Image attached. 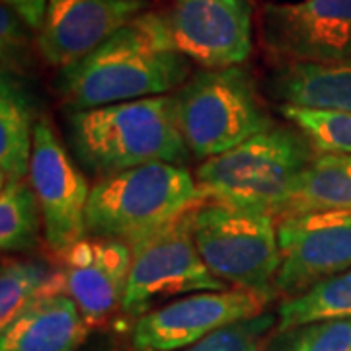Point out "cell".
I'll use <instances>...</instances> for the list:
<instances>
[{
	"mask_svg": "<svg viewBox=\"0 0 351 351\" xmlns=\"http://www.w3.org/2000/svg\"><path fill=\"white\" fill-rule=\"evenodd\" d=\"M29 184L36 191L49 248L64 254L88 234L86 178L71 160L47 117L36 121Z\"/></svg>",
	"mask_w": 351,
	"mask_h": 351,
	"instance_id": "9c48e42d",
	"label": "cell"
},
{
	"mask_svg": "<svg viewBox=\"0 0 351 351\" xmlns=\"http://www.w3.org/2000/svg\"><path fill=\"white\" fill-rule=\"evenodd\" d=\"M27 27L39 29L47 12L49 0H2Z\"/></svg>",
	"mask_w": 351,
	"mask_h": 351,
	"instance_id": "484cf974",
	"label": "cell"
},
{
	"mask_svg": "<svg viewBox=\"0 0 351 351\" xmlns=\"http://www.w3.org/2000/svg\"><path fill=\"white\" fill-rule=\"evenodd\" d=\"M277 240L281 265L276 293L297 297L328 277L351 269V211L283 215Z\"/></svg>",
	"mask_w": 351,
	"mask_h": 351,
	"instance_id": "ba28073f",
	"label": "cell"
},
{
	"mask_svg": "<svg viewBox=\"0 0 351 351\" xmlns=\"http://www.w3.org/2000/svg\"><path fill=\"white\" fill-rule=\"evenodd\" d=\"M314 149L287 127H269L239 147L203 160L195 172L207 199L283 215L291 189L313 162Z\"/></svg>",
	"mask_w": 351,
	"mask_h": 351,
	"instance_id": "277c9868",
	"label": "cell"
},
{
	"mask_svg": "<svg viewBox=\"0 0 351 351\" xmlns=\"http://www.w3.org/2000/svg\"><path fill=\"white\" fill-rule=\"evenodd\" d=\"M285 334V351H351V318L313 322Z\"/></svg>",
	"mask_w": 351,
	"mask_h": 351,
	"instance_id": "cb8c5ba5",
	"label": "cell"
},
{
	"mask_svg": "<svg viewBox=\"0 0 351 351\" xmlns=\"http://www.w3.org/2000/svg\"><path fill=\"white\" fill-rule=\"evenodd\" d=\"M88 328L69 295H53L34 302L2 330L0 351H78Z\"/></svg>",
	"mask_w": 351,
	"mask_h": 351,
	"instance_id": "9a60e30c",
	"label": "cell"
},
{
	"mask_svg": "<svg viewBox=\"0 0 351 351\" xmlns=\"http://www.w3.org/2000/svg\"><path fill=\"white\" fill-rule=\"evenodd\" d=\"M53 295H64L61 267H51L43 262H4L0 274V332L34 302Z\"/></svg>",
	"mask_w": 351,
	"mask_h": 351,
	"instance_id": "d6986e66",
	"label": "cell"
},
{
	"mask_svg": "<svg viewBox=\"0 0 351 351\" xmlns=\"http://www.w3.org/2000/svg\"><path fill=\"white\" fill-rule=\"evenodd\" d=\"M43 225L38 195L29 182H12L0 191V248L2 252L32 250Z\"/></svg>",
	"mask_w": 351,
	"mask_h": 351,
	"instance_id": "44dd1931",
	"label": "cell"
},
{
	"mask_svg": "<svg viewBox=\"0 0 351 351\" xmlns=\"http://www.w3.org/2000/svg\"><path fill=\"white\" fill-rule=\"evenodd\" d=\"M69 138L78 162L100 180L151 162L182 166L191 154L172 94L73 112Z\"/></svg>",
	"mask_w": 351,
	"mask_h": 351,
	"instance_id": "7a4b0ae2",
	"label": "cell"
},
{
	"mask_svg": "<svg viewBox=\"0 0 351 351\" xmlns=\"http://www.w3.org/2000/svg\"><path fill=\"white\" fill-rule=\"evenodd\" d=\"M61 260L64 295L76 302L88 326L101 324L121 308L133 260L125 242L84 237Z\"/></svg>",
	"mask_w": 351,
	"mask_h": 351,
	"instance_id": "5bb4252c",
	"label": "cell"
},
{
	"mask_svg": "<svg viewBox=\"0 0 351 351\" xmlns=\"http://www.w3.org/2000/svg\"><path fill=\"white\" fill-rule=\"evenodd\" d=\"M189 71L191 61L176 49L166 16L149 10L59 69L57 92L66 108L80 112L176 92Z\"/></svg>",
	"mask_w": 351,
	"mask_h": 351,
	"instance_id": "6da1fadb",
	"label": "cell"
},
{
	"mask_svg": "<svg viewBox=\"0 0 351 351\" xmlns=\"http://www.w3.org/2000/svg\"><path fill=\"white\" fill-rule=\"evenodd\" d=\"M147 8L149 0H49L38 34L39 53L51 66H69Z\"/></svg>",
	"mask_w": 351,
	"mask_h": 351,
	"instance_id": "4fadbf2b",
	"label": "cell"
},
{
	"mask_svg": "<svg viewBox=\"0 0 351 351\" xmlns=\"http://www.w3.org/2000/svg\"><path fill=\"white\" fill-rule=\"evenodd\" d=\"M274 217L262 209L205 199L189 213V228L215 277L269 301L281 265Z\"/></svg>",
	"mask_w": 351,
	"mask_h": 351,
	"instance_id": "5b68a950",
	"label": "cell"
},
{
	"mask_svg": "<svg viewBox=\"0 0 351 351\" xmlns=\"http://www.w3.org/2000/svg\"><path fill=\"white\" fill-rule=\"evenodd\" d=\"M271 94L283 106L351 112V63L289 61L271 76Z\"/></svg>",
	"mask_w": 351,
	"mask_h": 351,
	"instance_id": "2e32d148",
	"label": "cell"
},
{
	"mask_svg": "<svg viewBox=\"0 0 351 351\" xmlns=\"http://www.w3.org/2000/svg\"><path fill=\"white\" fill-rule=\"evenodd\" d=\"M22 25H25L16 14L2 4V12H0V39H2V63L4 69L6 64L12 66L16 59L24 57L25 36Z\"/></svg>",
	"mask_w": 351,
	"mask_h": 351,
	"instance_id": "d4e9b609",
	"label": "cell"
},
{
	"mask_svg": "<svg viewBox=\"0 0 351 351\" xmlns=\"http://www.w3.org/2000/svg\"><path fill=\"white\" fill-rule=\"evenodd\" d=\"M178 129L195 158H213L271 127L250 73L201 69L172 92Z\"/></svg>",
	"mask_w": 351,
	"mask_h": 351,
	"instance_id": "8992f818",
	"label": "cell"
},
{
	"mask_svg": "<svg viewBox=\"0 0 351 351\" xmlns=\"http://www.w3.org/2000/svg\"><path fill=\"white\" fill-rule=\"evenodd\" d=\"M263 41L289 61L351 63V0H301L263 10Z\"/></svg>",
	"mask_w": 351,
	"mask_h": 351,
	"instance_id": "8fae6325",
	"label": "cell"
},
{
	"mask_svg": "<svg viewBox=\"0 0 351 351\" xmlns=\"http://www.w3.org/2000/svg\"><path fill=\"white\" fill-rule=\"evenodd\" d=\"M166 22L176 49L203 69L239 66L252 53L248 0H172Z\"/></svg>",
	"mask_w": 351,
	"mask_h": 351,
	"instance_id": "7c38bea8",
	"label": "cell"
},
{
	"mask_svg": "<svg viewBox=\"0 0 351 351\" xmlns=\"http://www.w3.org/2000/svg\"><path fill=\"white\" fill-rule=\"evenodd\" d=\"M205 199L197 180L180 164L137 166L101 178L90 189L88 234L131 246L182 219Z\"/></svg>",
	"mask_w": 351,
	"mask_h": 351,
	"instance_id": "3957f363",
	"label": "cell"
},
{
	"mask_svg": "<svg viewBox=\"0 0 351 351\" xmlns=\"http://www.w3.org/2000/svg\"><path fill=\"white\" fill-rule=\"evenodd\" d=\"M267 299L244 289L201 291L138 316L133 326L137 351H182L219 328L262 313Z\"/></svg>",
	"mask_w": 351,
	"mask_h": 351,
	"instance_id": "30bf717a",
	"label": "cell"
},
{
	"mask_svg": "<svg viewBox=\"0 0 351 351\" xmlns=\"http://www.w3.org/2000/svg\"><path fill=\"white\" fill-rule=\"evenodd\" d=\"M189 213L129 246L133 260L121 304L125 314L143 316L158 301L176 295L230 289L201 260Z\"/></svg>",
	"mask_w": 351,
	"mask_h": 351,
	"instance_id": "52a82bcc",
	"label": "cell"
},
{
	"mask_svg": "<svg viewBox=\"0 0 351 351\" xmlns=\"http://www.w3.org/2000/svg\"><path fill=\"white\" fill-rule=\"evenodd\" d=\"M351 318V269L316 283L291 297L277 308V332L306 326L322 320Z\"/></svg>",
	"mask_w": 351,
	"mask_h": 351,
	"instance_id": "ffe728a7",
	"label": "cell"
},
{
	"mask_svg": "<svg viewBox=\"0 0 351 351\" xmlns=\"http://www.w3.org/2000/svg\"><path fill=\"white\" fill-rule=\"evenodd\" d=\"M351 211V154L314 156L291 189L285 213Z\"/></svg>",
	"mask_w": 351,
	"mask_h": 351,
	"instance_id": "ac0fdd59",
	"label": "cell"
},
{
	"mask_svg": "<svg viewBox=\"0 0 351 351\" xmlns=\"http://www.w3.org/2000/svg\"><path fill=\"white\" fill-rule=\"evenodd\" d=\"M277 326L274 314H258L230 326L219 328L182 351H260L263 336Z\"/></svg>",
	"mask_w": 351,
	"mask_h": 351,
	"instance_id": "603a6c76",
	"label": "cell"
},
{
	"mask_svg": "<svg viewBox=\"0 0 351 351\" xmlns=\"http://www.w3.org/2000/svg\"><path fill=\"white\" fill-rule=\"evenodd\" d=\"M283 115L301 131L314 151L351 154V112H324L283 106Z\"/></svg>",
	"mask_w": 351,
	"mask_h": 351,
	"instance_id": "7402d4cb",
	"label": "cell"
},
{
	"mask_svg": "<svg viewBox=\"0 0 351 351\" xmlns=\"http://www.w3.org/2000/svg\"><path fill=\"white\" fill-rule=\"evenodd\" d=\"M32 101L10 73L0 82V182L2 186L22 182L29 176L34 151Z\"/></svg>",
	"mask_w": 351,
	"mask_h": 351,
	"instance_id": "e0dca14e",
	"label": "cell"
}]
</instances>
